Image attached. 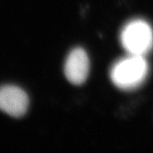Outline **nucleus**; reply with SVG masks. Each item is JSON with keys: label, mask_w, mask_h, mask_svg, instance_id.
Returning <instances> with one entry per match:
<instances>
[{"label": "nucleus", "mask_w": 153, "mask_h": 153, "mask_svg": "<svg viewBox=\"0 0 153 153\" xmlns=\"http://www.w3.org/2000/svg\"><path fill=\"white\" fill-rule=\"evenodd\" d=\"M148 74L149 64L145 56L128 54L112 66L109 76L118 88L131 91L143 84Z\"/></svg>", "instance_id": "nucleus-1"}, {"label": "nucleus", "mask_w": 153, "mask_h": 153, "mask_svg": "<svg viewBox=\"0 0 153 153\" xmlns=\"http://www.w3.org/2000/svg\"><path fill=\"white\" fill-rule=\"evenodd\" d=\"M120 42L128 54L145 56L153 47L152 28L141 19L131 20L121 30Z\"/></svg>", "instance_id": "nucleus-2"}, {"label": "nucleus", "mask_w": 153, "mask_h": 153, "mask_svg": "<svg viewBox=\"0 0 153 153\" xmlns=\"http://www.w3.org/2000/svg\"><path fill=\"white\" fill-rule=\"evenodd\" d=\"M29 99L19 87L6 85L0 88V109L13 117H20L28 109Z\"/></svg>", "instance_id": "nucleus-3"}, {"label": "nucleus", "mask_w": 153, "mask_h": 153, "mask_svg": "<svg viewBox=\"0 0 153 153\" xmlns=\"http://www.w3.org/2000/svg\"><path fill=\"white\" fill-rule=\"evenodd\" d=\"M90 68L89 59L81 48L73 49L67 56L64 66V74L71 84L82 85L88 78Z\"/></svg>", "instance_id": "nucleus-4"}]
</instances>
